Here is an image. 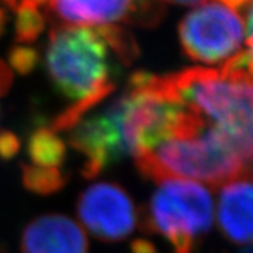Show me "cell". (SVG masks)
<instances>
[{
  "label": "cell",
  "instance_id": "21",
  "mask_svg": "<svg viewBox=\"0 0 253 253\" xmlns=\"http://www.w3.org/2000/svg\"><path fill=\"white\" fill-rule=\"evenodd\" d=\"M6 26H7V14L0 7V38L3 37L4 31H6Z\"/></svg>",
  "mask_w": 253,
  "mask_h": 253
},
{
  "label": "cell",
  "instance_id": "8",
  "mask_svg": "<svg viewBox=\"0 0 253 253\" xmlns=\"http://www.w3.org/2000/svg\"><path fill=\"white\" fill-rule=\"evenodd\" d=\"M21 253H89V242L82 226L72 218L46 214L26 226Z\"/></svg>",
  "mask_w": 253,
  "mask_h": 253
},
{
  "label": "cell",
  "instance_id": "12",
  "mask_svg": "<svg viewBox=\"0 0 253 253\" xmlns=\"http://www.w3.org/2000/svg\"><path fill=\"white\" fill-rule=\"evenodd\" d=\"M106 45L111 48L114 56L126 66H131L139 56V45L135 37L117 24H106L96 28Z\"/></svg>",
  "mask_w": 253,
  "mask_h": 253
},
{
  "label": "cell",
  "instance_id": "11",
  "mask_svg": "<svg viewBox=\"0 0 253 253\" xmlns=\"http://www.w3.org/2000/svg\"><path fill=\"white\" fill-rule=\"evenodd\" d=\"M30 165L45 169H62L66 158V144L52 128L40 126L27 141Z\"/></svg>",
  "mask_w": 253,
  "mask_h": 253
},
{
  "label": "cell",
  "instance_id": "3",
  "mask_svg": "<svg viewBox=\"0 0 253 253\" xmlns=\"http://www.w3.org/2000/svg\"><path fill=\"white\" fill-rule=\"evenodd\" d=\"M174 99L253 154V76L224 69L189 68L165 75Z\"/></svg>",
  "mask_w": 253,
  "mask_h": 253
},
{
  "label": "cell",
  "instance_id": "13",
  "mask_svg": "<svg viewBox=\"0 0 253 253\" xmlns=\"http://www.w3.org/2000/svg\"><path fill=\"white\" fill-rule=\"evenodd\" d=\"M21 177L24 187L36 194L49 196L62 190L68 181L62 169L37 168L30 163L21 165Z\"/></svg>",
  "mask_w": 253,
  "mask_h": 253
},
{
  "label": "cell",
  "instance_id": "10",
  "mask_svg": "<svg viewBox=\"0 0 253 253\" xmlns=\"http://www.w3.org/2000/svg\"><path fill=\"white\" fill-rule=\"evenodd\" d=\"M48 4L59 20L78 26L128 23L134 11V0H48Z\"/></svg>",
  "mask_w": 253,
  "mask_h": 253
},
{
  "label": "cell",
  "instance_id": "14",
  "mask_svg": "<svg viewBox=\"0 0 253 253\" xmlns=\"http://www.w3.org/2000/svg\"><path fill=\"white\" fill-rule=\"evenodd\" d=\"M14 11L16 41L21 45L33 44L45 30V16L41 13L40 7L28 3H18Z\"/></svg>",
  "mask_w": 253,
  "mask_h": 253
},
{
  "label": "cell",
  "instance_id": "7",
  "mask_svg": "<svg viewBox=\"0 0 253 253\" xmlns=\"http://www.w3.org/2000/svg\"><path fill=\"white\" fill-rule=\"evenodd\" d=\"M69 131V144L83 156L82 174L86 179L99 176L129 155L113 103L103 111L86 114Z\"/></svg>",
  "mask_w": 253,
  "mask_h": 253
},
{
  "label": "cell",
  "instance_id": "2",
  "mask_svg": "<svg viewBox=\"0 0 253 253\" xmlns=\"http://www.w3.org/2000/svg\"><path fill=\"white\" fill-rule=\"evenodd\" d=\"M146 180L187 179L211 187L248 174L249 158L221 129L206 123L194 131L165 139L134 158Z\"/></svg>",
  "mask_w": 253,
  "mask_h": 253
},
{
  "label": "cell",
  "instance_id": "23",
  "mask_svg": "<svg viewBox=\"0 0 253 253\" xmlns=\"http://www.w3.org/2000/svg\"><path fill=\"white\" fill-rule=\"evenodd\" d=\"M3 4H6L7 7H10V9L16 10V7H17V4L20 3V0H0Z\"/></svg>",
  "mask_w": 253,
  "mask_h": 253
},
{
  "label": "cell",
  "instance_id": "24",
  "mask_svg": "<svg viewBox=\"0 0 253 253\" xmlns=\"http://www.w3.org/2000/svg\"><path fill=\"white\" fill-rule=\"evenodd\" d=\"M248 172H251L253 174V154L249 159V163H248Z\"/></svg>",
  "mask_w": 253,
  "mask_h": 253
},
{
  "label": "cell",
  "instance_id": "17",
  "mask_svg": "<svg viewBox=\"0 0 253 253\" xmlns=\"http://www.w3.org/2000/svg\"><path fill=\"white\" fill-rule=\"evenodd\" d=\"M13 71L7 63L0 59V97L7 94L13 84Z\"/></svg>",
  "mask_w": 253,
  "mask_h": 253
},
{
  "label": "cell",
  "instance_id": "15",
  "mask_svg": "<svg viewBox=\"0 0 253 253\" xmlns=\"http://www.w3.org/2000/svg\"><path fill=\"white\" fill-rule=\"evenodd\" d=\"M38 52L33 46L14 45L9 51V63L11 71H16L20 75L31 73L38 65Z\"/></svg>",
  "mask_w": 253,
  "mask_h": 253
},
{
  "label": "cell",
  "instance_id": "20",
  "mask_svg": "<svg viewBox=\"0 0 253 253\" xmlns=\"http://www.w3.org/2000/svg\"><path fill=\"white\" fill-rule=\"evenodd\" d=\"M224 3V6L229 7V9H245L248 7V4L252 1V0H219Z\"/></svg>",
  "mask_w": 253,
  "mask_h": 253
},
{
  "label": "cell",
  "instance_id": "22",
  "mask_svg": "<svg viewBox=\"0 0 253 253\" xmlns=\"http://www.w3.org/2000/svg\"><path fill=\"white\" fill-rule=\"evenodd\" d=\"M163 1H169V3H173V4L191 6V4H200V3H204L206 0H163Z\"/></svg>",
  "mask_w": 253,
  "mask_h": 253
},
{
  "label": "cell",
  "instance_id": "19",
  "mask_svg": "<svg viewBox=\"0 0 253 253\" xmlns=\"http://www.w3.org/2000/svg\"><path fill=\"white\" fill-rule=\"evenodd\" d=\"M246 9V45L248 49L253 51V0L248 4Z\"/></svg>",
  "mask_w": 253,
  "mask_h": 253
},
{
  "label": "cell",
  "instance_id": "16",
  "mask_svg": "<svg viewBox=\"0 0 253 253\" xmlns=\"http://www.w3.org/2000/svg\"><path fill=\"white\" fill-rule=\"evenodd\" d=\"M21 142L16 134L11 131H0V159H13L20 151Z\"/></svg>",
  "mask_w": 253,
  "mask_h": 253
},
{
  "label": "cell",
  "instance_id": "6",
  "mask_svg": "<svg viewBox=\"0 0 253 253\" xmlns=\"http://www.w3.org/2000/svg\"><path fill=\"white\" fill-rule=\"evenodd\" d=\"M78 215L91 235L103 242H120L138 225L131 196L111 181L93 183L84 189L78 200Z\"/></svg>",
  "mask_w": 253,
  "mask_h": 253
},
{
  "label": "cell",
  "instance_id": "4",
  "mask_svg": "<svg viewBox=\"0 0 253 253\" xmlns=\"http://www.w3.org/2000/svg\"><path fill=\"white\" fill-rule=\"evenodd\" d=\"M214 203L199 181L166 179L158 183L138 222L144 232L158 234L172 253H196L212 225Z\"/></svg>",
  "mask_w": 253,
  "mask_h": 253
},
{
  "label": "cell",
  "instance_id": "1",
  "mask_svg": "<svg viewBox=\"0 0 253 253\" xmlns=\"http://www.w3.org/2000/svg\"><path fill=\"white\" fill-rule=\"evenodd\" d=\"M45 66L55 89L72 101L54 120L51 126L55 131H69L116 89L109 46L96 28H52L46 46Z\"/></svg>",
  "mask_w": 253,
  "mask_h": 253
},
{
  "label": "cell",
  "instance_id": "5",
  "mask_svg": "<svg viewBox=\"0 0 253 253\" xmlns=\"http://www.w3.org/2000/svg\"><path fill=\"white\" fill-rule=\"evenodd\" d=\"M244 34L242 17L217 1L201 3L179 24V40L184 55L207 65L224 62L235 55Z\"/></svg>",
  "mask_w": 253,
  "mask_h": 253
},
{
  "label": "cell",
  "instance_id": "18",
  "mask_svg": "<svg viewBox=\"0 0 253 253\" xmlns=\"http://www.w3.org/2000/svg\"><path fill=\"white\" fill-rule=\"evenodd\" d=\"M131 253H158V249L151 241L138 238L131 244Z\"/></svg>",
  "mask_w": 253,
  "mask_h": 253
},
{
  "label": "cell",
  "instance_id": "9",
  "mask_svg": "<svg viewBox=\"0 0 253 253\" xmlns=\"http://www.w3.org/2000/svg\"><path fill=\"white\" fill-rule=\"evenodd\" d=\"M218 228L228 241L253 245V181L246 176L222 184L218 196Z\"/></svg>",
  "mask_w": 253,
  "mask_h": 253
},
{
  "label": "cell",
  "instance_id": "25",
  "mask_svg": "<svg viewBox=\"0 0 253 253\" xmlns=\"http://www.w3.org/2000/svg\"><path fill=\"white\" fill-rule=\"evenodd\" d=\"M241 253H253V246L252 248H248V249H245L244 252H241Z\"/></svg>",
  "mask_w": 253,
  "mask_h": 253
}]
</instances>
